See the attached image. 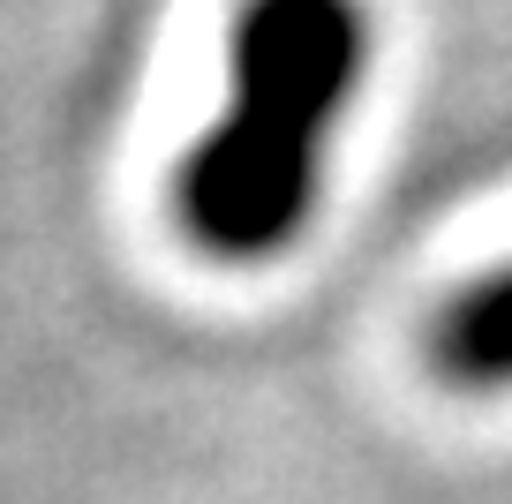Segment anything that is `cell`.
<instances>
[{
  "mask_svg": "<svg viewBox=\"0 0 512 504\" xmlns=\"http://www.w3.org/2000/svg\"><path fill=\"white\" fill-rule=\"evenodd\" d=\"M362 61V0H241L226 46V113L174 181V211L204 256L256 264L302 234Z\"/></svg>",
  "mask_w": 512,
  "mask_h": 504,
  "instance_id": "cell-1",
  "label": "cell"
},
{
  "mask_svg": "<svg viewBox=\"0 0 512 504\" xmlns=\"http://www.w3.org/2000/svg\"><path fill=\"white\" fill-rule=\"evenodd\" d=\"M430 369L452 392H512V264L445 301L430 324Z\"/></svg>",
  "mask_w": 512,
  "mask_h": 504,
  "instance_id": "cell-2",
  "label": "cell"
}]
</instances>
